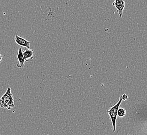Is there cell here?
I'll use <instances>...</instances> for the list:
<instances>
[{
	"mask_svg": "<svg viewBox=\"0 0 147 135\" xmlns=\"http://www.w3.org/2000/svg\"><path fill=\"white\" fill-rule=\"evenodd\" d=\"M14 106V101L11 93V89L10 87H8L5 93L0 98V107L3 109L11 110Z\"/></svg>",
	"mask_w": 147,
	"mask_h": 135,
	"instance_id": "1",
	"label": "cell"
},
{
	"mask_svg": "<svg viewBox=\"0 0 147 135\" xmlns=\"http://www.w3.org/2000/svg\"><path fill=\"white\" fill-rule=\"evenodd\" d=\"M122 97H121L119 98V101L116 104L113 106V107L110 108L109 110L107 111L108 114L110 116L111 121L113 127V132H114L116 130V119H117V112L119 108V106L122 103Z\"/></svg>",
	"mask_w": 147,
	"mask_h": 135,
	"instance_id": "2",
	"label": "cell"
},
{
	"mask_svg": "<svg viewBox=\"0 0 147 135\" xmlns=\"http://www.w3.org/2000/svg\"><path fill=\"white\" fill-rule=\"evenodd\" d=\"M113 5L116 8L119 17H122L123 11L125 8L124 0H114Z\"/></svg>",
	"mask_w": 147,
	"mask_h": 135,
	"instance_id": "3",
	"label": "cell"
},
{
	"mask_svg": "<svg viewBox=\"0 0 147 135\" xmlns=\"http://www.w3.org/2000/svg\"><path fill=\"white\" fill-rule=\"evenodd\" d=\"M17 59L18 60V63L16 65V66L20 68H24L26 60L23 55V51L22 48H19L18 50Z\"/></svg>",
	"mask_w": 147,
	"mask_h": 135,
	"instance_id": "4",
	"label": "cell"
},
{
	"mask_svg": "<svg viewBox=\"0 0 147 135\" xmlns=\"http://www.w3.org/2000/svg\"><path fill=\"white\" fill-rule=\"evenodd\" d=\"M15 41L17 45H20L22 47H24L26 48H30V42L22 37H20L18 35H15Z\"/></svg>",
	"mask_w": 147,
	"mask_h": 135,
	"instance_id": "5",
	"label": "cell"
},
{
	"mask_svg": "<svg viewBox=\"0 0 147 135\" xmlns=\"http://www.w3.org/2000/svg\"><path fill=\"white\" fill-rule=\"evenodd\" d=\"M23 55L26 61H28L29 59H33L34 57V50L30 48H26L23 51Z\"/></svg>",
	"mask_w": 147,
	"mask_h": 135,
	"instance_id": "6",
	"label": "cell"
},
{
	"mask_svg": "<svg viewBox=\"0 0 147 135\" xmlns=\"http://www.w3.org/2000/svg\"><path fill=\"white\" fill-rule=\"evenodd\" d=\"M126 115V110L123 108H119L117 112V116L119 117H124Z\"/></svg>",
	"mask_w": 147,
	"mask_h": 135,
	"instance_id": "7",
	"label": "cell"
},
{
	"mask_svg": "<svg viewBox=\"0 0 147 135\" xmlns=\"http://www.w3.org/2000/svg\"><path fill=\"white\" fill-rule=\"evenodd\" d=\"M121 97H122V100H127L128 99L127 95L126 94H124L122 96H121Z\"/></svg>",
	"mask_w": 147,
	"mask_h": 135,
	"instance_id": "8",
	"label": "cell"
},
{
	"mask_svg": "<svg viewBox=\"0 0 147 135\" xmlns=\"http://www.w3.org/2000/svg\"><path fill=\"white\" fill-rule=\"evenodd\" d=\"M2 59H3V56H2V55L0 53V63L2 62Z\"/></svg>",
	"mask_w": 147,
	"mask_h": 135,
	"instance_id": "9",
	"label": "cell"
}]
</instances>
